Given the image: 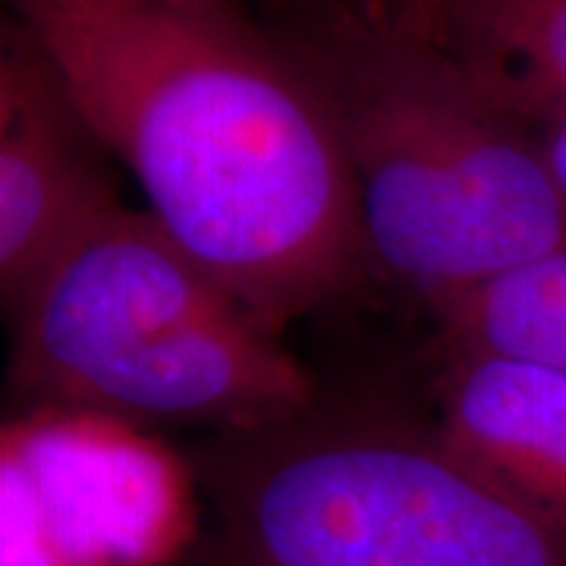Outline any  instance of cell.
<instances>
[{
	"instance_id": "obj_1",
	"label": "cell",
	"mask_w": 566,
	"mask_h": 566,
	"mask_svg": "<svg viewBox=\"0 0 566 566\" xmlns=\"http://www.w3.org/2000/svg\"><path fill=\"white\" fill-rule=\"evenodd\" d=\"M148 214L259 322L365 277L344 142L271 22L233 0H10Z\"/></svg>"
},
{
	"instance_id": "obj_2",
	"label": "cell",
	"mask_w": 566,
	"mask_h": 566,
	"mask_svg": "<svg viewBox=\"0 0 566 566\" xmlns=\"http://www.w3.org/2000/svg\"><path fill=\"white\" fill-rule=\"evenodd\" d=\"M271 29L340 133L371 268L438 312L566 252L538 129L491 102L428 32L368 0H331Z\"/></svg>"
},
{
	"instance_id": "obj_3",
	"label": "cell",
	"mask_w": 566,
	"mask_h": 566,
	"mask_svg": "<svg viewBox=\"0 0 566 566\" xmlns=\"http://www.w3.org/2000/svg\"><path fill=\"white\" fill-rule=\"evenodd\" d=\"M13 381L32 400L259 428L315 406L277 334L148 211L85 227L13 308Z\"/></svg>"
},
{
	"instance_id": "obj_4",
	"label": "cell",
	"mask_w": 566,
	"mask_h": 566,
	"mask_svg": "<svg viewBox=\"0 0 566 566\" xmlns=\"http://www.w3.org/2000/svg\"><path fill=\"white\" fill-rule=\"evenodd\" d=\"M312 409L240 428L211 472V528L180 566H566L564 523L434 428Z\"/></svg>"
},
{
	"instance_id": "obj_5",
	"label": "cell",
	"mask_w": 566,
	"mask_h": 566,
	"mask_svg": "<svg viewBox=\"0 0 566 566\" xmlns=\"http://www.w3.org/2000/svg\"><path fill=\"white\" fill-rule=\"evenodd\" d=\"M98 136L20 20L0 48V290L17 308L85 227L117 208Z\"/></svg>"
},
{
	"instance_id": "obj_6",
	"label": "cell",
	"mask_w": 566,
	"mask_h": 566,
	"mask_svg": "<svg viewBox=\"0 0 566 566\" xmlns=\"http://www.w3.org/2000/svg\"><path fill=\"white\" fill-rule=\"evenodd\" d=\"M434 431L491 482L566 526V371L450 353Z\"/></svg>"
},
{
	"instance_id": "obj_7",
	"label": "cell",
	"mask_w": 566,
	"mask_h": 566,
	"mask_svg": "<svg viewBox=\"0 0 566 566\" xmlns=\"http://www.w3.org/2000/svg\"><path fill=\"white\" fill-rule=\"evenodd\" d=\"M422 32L510 114L566 117V0H460Z\"/></svg>"
},
{
	"instance_id": "obj_8",
	"label": "cell",
	"mask_w": 566,
	"mask_h": 566,
	"mask_svg": "<svg viewBox=\"0 0 566 566\" xmlns=\"http://www.w3.org/2000/svg\"><path fill=\"white\" fill-rule=\"evenodd\" d=\"M447 353H485L566 371V252L523 264L438 308Z\"/></svg>"
},
{
	"instance_id": "obj_9",
	"label": "cell",
	"mask_w": 566,
	"mask_h": 566,
	"mask_svg": "<svg viewBox=\"0 0 566 566\" xmlns=\"http://www.w3.org/2000/svg\"><path fill=\"white\" fill-rule=\"evenodd\" d=\"M535 129H538V139H542V151H545L551 180L557 186V192H560L566 208V117L557 123L535 126Z\"/></svg>"
},
{
	"instance_id": "obj_10",
	"label": "cell",
	"mask_w": 566,
	"mask_h": 566,
	"mask_svg": "<svg viewBox=\"0 0 566 566\" xmlns=\"http://www.w3.org/2000/svg\"><path fill=\"white\" fill-rule=\"evenodd\" d=\"M371 7L385 10L390 17H397L406 25H416V29H424L431 20H438L444 13L447 7L460 3V0H368Z\"/></svg>"
}]
</instances>
